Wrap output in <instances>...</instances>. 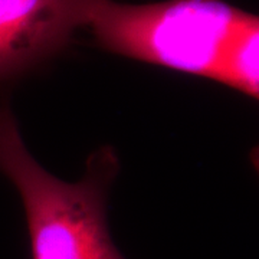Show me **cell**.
Returning a JSON list of instances; mask_svg holds the SVG:
<instances>
[{
    "instance_id": "obj_2",
    "label": "cell",
    "mask_w": 259,
    "mask_h": 259,
    "mask_svg": "<svg viewBox=\"0 0 259 259\" xmlns=\"http://www.w3.org/2000/svg\"><path fill=\"white\" fill-rule=\"evenodd\" d=\"M118 160L111 148L91 154L82 180L66 183L29 153L9 108H0V171L18 189L26 213L32 259H125L105 216Z\"/></svg>"
},
{
    "instance_id": "obj_1",
    "label": "cell",
    "mask_w": 259,
    "mask_h": 259,
    "mask_svg": "<svg viewBox=\"0 0 259 259\" xmlns=\"http://www.w3.org/2000/svg\"><path fill=\"white\" fill-rule=\"evenodd\" d=\"M85 26L114 54L258 98L259 19L225 0H94Z\"/></svg>"
},
{
    "instance_id": "obj_3",
    "label": "cell",
    "mask_w": 259,
    "mask_h": 259,
    "mask_svg": "<svg viewBox=\"0 0 259 259\" xmlns=\"http://www.w3.org/2000/svg\"><path fill=\"white\" fill-rule=\"evenodd\" d=\"M94 0H0V78L56 54L85 26Z\"/></svg>"
}]
</instances>
